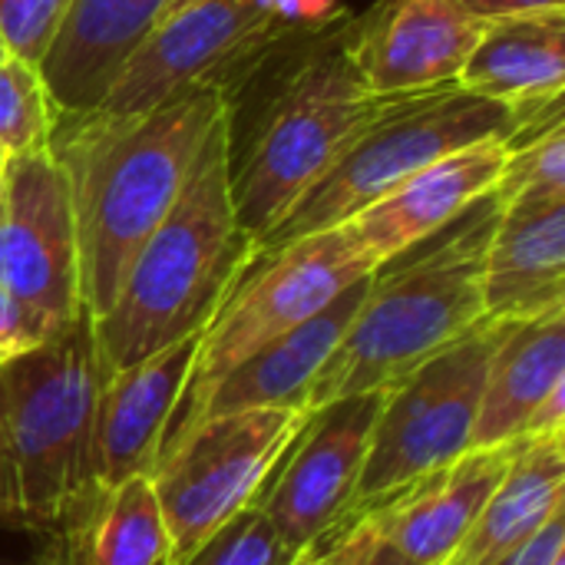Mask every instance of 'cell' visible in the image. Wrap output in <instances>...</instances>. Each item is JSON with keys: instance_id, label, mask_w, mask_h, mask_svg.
<instances>
[{"instance_id": "11", "label": "cell", "mask_w": 565, "mask_h": 565, "mask_svg": "<svg viewBox=\"0 0 565 565\" xmlns=\"http://www.w3.org/2000/svg\"><path fill=\"white\" fill-rule=\"evenodd\" d=\"M384 391L351 394L308 411L305 427L275 463L252 507L291 553L331 540L351 516Z\"/></svg>"}, {"instance_id": "10", "label": "cell", "mask_w": 565, "mask_h": 565, "mask_svg": "<svg viewBox=\"0 0 565 565\" xmlns=\"http://www.w3.org/2000/svg\"><path fill=\"white\" fill-rule=\"evenodd\" d=\"M305 420V407L212 414L152 463L149 480L169 530V565L182 563L255 503Z\"/></svg>"}, {"instance_id": "31", "label": "cell", "mask_w": 565, "mask_h": 565, "mask_svg": "<svg viewBox=\"0 0 565 565\" xmlns=\"http://www.w3.org/2000/svg\"><path fill=\"white\" fill-rule=\"evenodd\" d=\"M30 565H79V563H76V556H73V550H70V543H66V536H63V533H46V546L40 550V556H36Z\"/></svg>"}, {"instance_id": "29", "label": "cell", "mask_w": 565, "mask_h": 565, "mask_svg": "<svg viewBox=\"0 0 565 565\" xmlns=\"http://www.w3.org/2000/svg\"><path fill=\"white\" fill-rule=\"evenodd\" d=\"M565 510L556 513L523 550H516L510 559H503L500 565H553V559H559L565 553Z\"/></svg>"}, {"instance_id": "36", "label": "cell", "mask_w": 565, "mask_h": 565, "mask_svg": "<svg viewBox=\"0 0 565 565\" xmlns=\"http://www.w3.org/2000/svg\"><path fill=\"white\" fill-rule=\"evenodd\" d=\"M3 162H7V159H3V152H0V172H3Z\"/></svg>"}, {"instance_id": "20", "label": "cell", "mask_w": 565, "mask_h": 565, "mask_svg": "<svg viewBox=\"0 0 565 565\" xmlns=\"http://www.w3.org/2000/svg\"><path fill=\"white\" fill-rule=\"evenodd\" d=\"M457 83L526 116L563 106L565 7L487 20Z\"/></svg>"}, {"instance_id": "30", "label": "cell", "mask_w": 565, "mask_h": 565, "mask_svg": "<svg viewBox=\"0 0 565 565\" xmlns=\"http://www.w3.org/2000/svg\"><path fill=\"white\" fill-rule=\"evenodd\" d=\"M477 20H497V17H513V13H530V10H556L565 7V0H460Z\"/></svg>"}, {"instance_id": "18", "label": "cell", "mask_w": 565, "mask_h": 565, "mask_svg": "<svg viewBox=\"0 0 565 565\" xmlns=\"http://www.w3.org/2000/svg\"><path fill=\"white\" fill-rule=\"evenodd\" d=\"M166 0H73L40 76L63 119L99 106L119 70L162 20Z\"/></svg>"}, {"instance_id": "17", "label": "cell", "mask_w": 565, "mask_h": 565, "mask_svg": "<svg viewBox=\"0 0 565 565\" xmlns=\"http://www.w3.org/2000/svg\"><path fill=\"white\" fill-rule=\"evenodd\" d=\"M483 308L500 324L565 308V195L503 199L487 245Z\"/></svg>"}, {"instance_id": "28", "label": "cell", "mask_w": 565, "mask_h": 565, "mask_svg": "<svg viewBox=\"0 0 565 565\" xmlns=\"http://www.w3.org/2000/svg\"><path fill=\"white\" fill-rule=\"evenodd\" d=\"M374 540H377V526H374L371 510H364L361 516L341 523V530L321 543L318 565H364Z\"/></svg>"}, {"instance_id": "35", "label": "cell", "mask_w": 565, "mask_h": 565, "mask_svg": "<svg viewBox=\"0 0 565 565\" xmlns=\"http://www.w3.org/2000/svg\"><path fill=\"white\" fill-rule=\"evenodd\" d=\"M553 565H565V553H563V556H559V559H553Z\"/></svg>"}, {"instance_id": "26", "label": "cell", "mask_w": 565, "mask_h": 565, "mask_svg": "<svg viewBox=\"0 0 565 565\" xmlns=\"http://www.w3.org/2000/svg\"><path fill=\"white\" fill-rule=\"evenodd\" d=\"M73 0H0V43L10 56L36 63L56 40Z\"/></svg>"}, {"instance_id": "23", "label": "cell", "mask_w": 565, "mask_h": 565, "mask_svg": "<svg viewBox=\"0 0 565 565\" xmlns=\"http://www.w3.org/2000/svg\"><path fill=\"white\" fill-rule=\"evenodd\" d=\"M56 533L79 565H169V530L149 473L89 493Z\"/></svg>"}, {"instance_id": "13", "label": "cell", "mask_w": 565, "mask_h": 565, "mask_svg": "<svg viewBox=\"0 0 565 565\" xmlns=\"http://www.w3.org/2000/svg\"><path fill=\"white\" fill-rule=\"evenodd\" d=\"M483 23L460 0H374L341 43L374 96H404L457 83Z\"/></svg>"}, {"instance_id": "8", "label": "cell", "mask_w": 565, "mask_h": 565, "mask_svg": "<svg viewBox=\"0 0 565 565\" xmlns=\"http://www.w3.org/2000/svg\"><path fill=\"white\" fill-rule=\"evenodd\" d=\"M371 271L374 262L348 222L255 255L218 305L215 318L199 334L185 391L169 417L156 460L185 437L205 394L235 364L328 308L344 288L367 278Z\"/></svg>"}, {"instance_id": "16", "label": "cell", "mask_w": 565, "mask_h": 565, "mask_svg": "<svg viewBox=\"0 0 565 565\" xmlns=\"http://www.w3.org/2000/svg\"><path fill=\"white\" fill-rule=\"evenodd\" d=\"M523 440L467 450L447 467L371 507L377 536L420 565H444L477 523Z\"/></svg>"}, {"instance_id": "21", "label": "cell", "mask_w": 565, "mask_h": 565, "mask_svg": "<svg viewBox=\"0 0 565 565\" xmlns=\"http://www.w3.org/2000/svg\"><path fill=\"white\" fill-rule=\"evenodd\" d=\"M563 384L565 308L507 324L483 377L470 450L523 440L533 414Z\"/></svg>"}, {"instance_id": "15", "label": "cell", "mask_w": 565, "mask_h": 565, "mask_svg": "<svg viewBox=\"0 0 565 565\" xmlns=\"http://www.w3.org/2000/svg\"><path fill=\"white\" fill-rule=\"evenodd\" d=\"M507 162L503 139H483L463 146L384 192L377 202L348 218L354 238L371 255L374 268L407 252L411 245L437 235L460 218L477 199L497 189Z\"/></svg>"}, {"instance_id": "19", "label": "cell", "mask_w": 565, "mask_h": 565, "mask_svg": "<svg viewBox=\"0 0 565 565\" xmlns=\"http://www.w3.org/2000/svg\"><path fill=\"white\" fill-rule=\"evenodd\" d=\"M367 278L354 281L328 308H321L298 328L285 331L271 344L258 348L242 364H235L205 394V401L199 404V411L192 417V427L202 417L232 414V411H258V407H305L308 411V391H311L321 364L331 358V351L344 338L348 324L354 321L358 305L367 291Z\"/></svg>"}, {"instance_id": "33", "label": "cell", "mask_w": 565, "mask_h": 565, "mask_svg": "<svg viewBox=\"0 0 565 565\" xmlns=\"http://www.w3.org/2000/svg\"><path fill=\"white\" fill-rule=\"evenodd\" d=\"M195 3H202V0H166V7H162V20H166V17L182 13V10H189V7H195Z\"/></svg>"}, {"instance_id": "4", "label": "cell", "mask_w": 565, "mask_h": 565, "mask_svg": "<svg viewBox=\"0 0 565 565\" xmlns=\"http://www.w3.org/2000/svg\"><path fill=\"white\" fill-rule=\"evenodd\" d=\"M99 384L86 315L0 364V520L46 536L83 507Z\"/></svg>"}, {"instance_id": "27", "label": "cell", "mask_w": 565, "mask_h": 565, "mask_svg": "<svg viewBox=\"0 0 565 565\" xmlns=\"http://www.w3.org/2000/svg\"><path fill=\"white\" fill-rule=\"evenodd\" d=\"M66 324L50 321L36 308L23 305L10 291L0 288V364H10L13 358L36 351L50 338H56Z\"/></svg>"}, {"instance_id": "38", "label": "cell", "mask_w": 565, "mask_h": 565, "mask_svg": "<svg viewBox=\"0 0 565 565\" xmlns=\"http://www.w3.org/2000/svg\"><path fill=\"white\" fill-rule=\"evenodd\" d=\"M0 175H3V172H0Z\"/></svg>"}, {"instance_id": "32", "label": "cell", "mask_w": 565, "mask_h": 565, "mask_svg": "<svg viewBox=\"0 0 565 565\" xmlns=\"http://www.w3.org/2000/svg\"><path fill=\"white\" fill-rule=\"evenodd\" d=\"M364 565H420L417 559H411L407 553H401L397 546H391L387 540H374V546H371V553H367V559Z\"/></svg>"}, {"instance_id": "12", "label": "cell", "mask_w": 565, "mask_h": 565, "mask_svg": "<svg viewBox=\"0 0 565 565\" xmlns=\"http://www.w3.org/2000/svg\"><path fill=\"white\" fill-rule=\"evenodd\" d=\"M0 288L56 324L83 318L79 248L70 179L53 149L3 162Z\"/></svg>"}, {"instance_id": "24", "label": "cell", "mask_w": 565, "mask_h": 565, "mask_svg": "<svg viewBox=\"0 0 565 565\" xmlns=\"http://www.w3.org/2000/svg\"><path fill=\"white\" fill-rule=\"evenodd\" d=\"M60 109L36 63L20 56L0 60V152L3 159L50 149Z\"/></svg>"}, {"instance_id": "37", "label": "cell", "mask_w": 565, "mask_h": 565, "mask_svg": "<svg viewBox=\"0 0 565 565\" xmlns=\"http://www.w3.org/2000/svg\"><path fill=\"white\" fill-rule=\"evenodd\" d=\"M3 56H7V50H3V43H0V60H3Z\"/></svg>"}, {"instance_id": "6", "label": "cell", "mask_w": 565, "mask_h": 565, "mask_svg": "<svg viewBox=\"0 0 565 565\" xmlns=\"http://www.w3.org/2000/svg\"><path fill=\"white\" fill-rule=\"evenodd\" d=\"M377 99L344 53L341 23L291 50L255 113L248 146L232 156L235 215L255 245L328 169Z\"/></svg>"}, {"instance_id": "2", "label": "cell", "mask_w": 565, "mask_h": 565, "mask_svg": "<svg viewBox=\"0 0 565 565\" xmlns=\"http://www.w3.org/2000/svg\"><path fill=\"white\" fill-rule=\"evenodd\" d=\"M255 258L232 202V122L212 126L175 205L136 252L109 311L93 321L103 377L205 331Z\"/></svg>"}, {"instance_id": "1", "label": "cell", "mask_w": 565, "mask_h": 565, "mask_svg": "<svg viewBox=\"0 0 565 565\" xmlns=\"http://www.w3.org/2000/svg\"><path fill=\"white\" fill-rule=\"evenodd\" d=\"M225 113L222 89L199 83L136 116H60L50 149L70 179L79 298L89 321L109 311L136 252L175 205Z\"/></svg>"}, {"instance_id": "3", "label": "cell", "mask_w": 565, "mask_h": 565, "mask_svg": "<svg viewBox=\"0 0 565 565\" xmlns=\"http://www.w3.org/2000/svg\"><path fill=\"white\" fill-rule=\"evenodd\" d=\"M503 195L493 189L437 235L377 265L344 338L321 364L308 411L384 391L487 321L483 265Z\"/></svg>"}, {"instance_id": "25", "label": "cell", "mask_w": 565, "mask_h": 565, "mask_svg": "<svg viewBox=\"0 0 565 565\" xmlns=\"http://www.w3.org/2000/svg\"><path fill=\"white\" fill-rule=\"evenodd\" d=\"M301 553H291L281 543L265 513L258 507H245L179 565H295Z\"/></svg>"}, {"instance_id": "5", "label": "cell", "mask_w": 565, "mask_h": 565, "mask_svg": "<svg viewBox=\"0 0 565 565\" xmlns=\"http://www.w3.org/2000/svg\"><path fill=\"white\" fill-rule=\"evenodd\" d=\"M556 109L563 106L526 116L513 106L477 96L460 83L404 96H381L328 162V169L255 245V255L275 252L311 232L344 225L417 169L483 139L507 142L516 129Z\"/></svg>"}, {"instance_id": "14", "label": "cell", "mask_w": 565, "mask_h": 565, "mask_svg": "<svg viewBox=\"0 0 565 565\" xmlns=\"http://www.w3.org/2000/svg\"><path fill=\"white\" fill-rule=\"evenodd\" d=\"M195 344L199 334L103 377L86 457L89 493L152 470L169 417L185 391Z\"/></svg>"}, {"instance_id": "22", "label": "cell", "mask_w": 565, "mask_h": 565, "mask_svg": "<svg viewBox=\"0 0 565 565\" xmlns=\"http://www.w3.org/2000/svg\"><path fill=\"white\" fill-rule=\"evenodd\" d=\"M565 503V434L526 437L470 533L444 565H500Z\"/></svg>"}, {"instance_id": "7", "label": "cell", "mask_w": 565, "mask_h": 565, "mask_svg": "<svg viewBox=\"0 0 565 565\" xmlns=\"http://www.w3.org/2000/svg\"><path fill=\"white\" fill-rule=\"evenodd\" d=\"M344 20L341 0H202L156 23L86 116H136L199 83L218 86L232 103L275 53Z\"/></svg>"}, {"instance_id": "9", "label": "cell", "mask_w": 565, "mask_h": 565, "mask_svg": "<svg viewBox=\"0 0 565 565\" xmlns=\"http://www.w3.org/2000/svg\"><path fill=\"white\" fill-rule=\"evenodd\" d=\"M503 331L507 324L500 321H480L420 367L384 387L348 520L397 497L470 450L483 377Z\"/></svg>"}, {"instance_id": "34", "label": "cell", "mask_w": 565, "mask_h": 565, "mask_svg": "<svg viewBox=\"0 0 565 565\" xmlns=\"http://www.w3.org/2000/svg\"><path fill=\"white\" fill-rule=\"evenodd\" d=\"M318 553H321V543L315 546V550H308V553H301V559L295 565H318Z\"/></svg>"}]
</instances>
